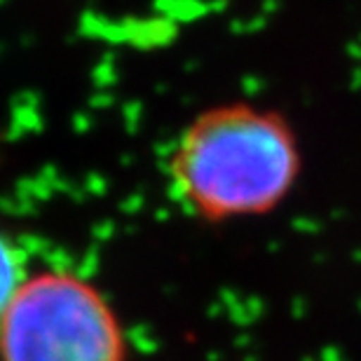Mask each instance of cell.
<instances>
[{
  "label": "cell",
  "mask_w": 361,
  "mask_h": 361,
  "mask_svg": "<svg viewBox=\"0 0 361 361\" xmlns=\"http://www.w3.org/2000/svg\"><path fill=\"white\" fill-rule=\"evenodd\" d=\"M298 171V141L288 122L247 104L202 113L169 160L178 202L212 221L270 212L286 197Z\"/></svg>",
  "instance_id": "1"
},
{
  "label": "cell",
  "mask_w": 361,
  "mask_h": 361,
  "mask_svg": "<svg viewBox=\"0 0 361 361\" xmlns=\"http://www.w3.org/2000/svg\"><path fill=\"white\" fill-rule=\"evenodd\" d=\"M3 361H122L115 314L87 281L63 272L24 279L0 331Z\"/></svg>",
  "instance_id": "2"
},
{
  "label": "cell",
  "mask_w": 361,
  "mask_h": 361,
  "mask_svg": "<svg viewBox=\"0 0 361 361\" xmlns=\"http://www.w3.org/2000/svg\"><path fill=\"white\" fill-rule=\"evenodd\" d=\"M26 279L24 254L5 233H0V331L7 314V307L19 291L21 281Z\"/></svg>",
  "instance_id": "3"
}]
</instances>
